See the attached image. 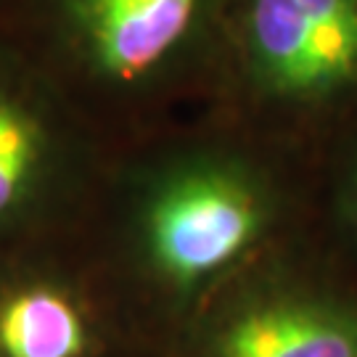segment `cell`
<instances>
[{"mask_svg":"<svg viewBox=\"0 0 357 357\" xmlns=\"http://www.w3.org/2000/svg\"><path fill=\"white\" fill-rule=\"evenodd\" d=\"M3 3H6V0H0V6H3Z\"/></svg>","mask_w":357,"mask_h":357,"instance_id":"cell-8","label":"cell"},{"mask_svg":"<svg viewBox=\"0 0 357 357\" xmlns=\"http://www.w3.org/2000/svg\"><path fill=\"white\" fill-rule=\"evenodd\" d=\"M13 56L0 45V215L29 193L59 146L51 93Z\"/></svg>","mask_w":357,"mask_h":357,"instance_id":"cell-4","label":"cell"},{"mask_svg":"<svg viewBox=\"0 0 357 357\" xmlns=\"http://www.w3.org/2000/svg\"><path fill=\"white\" fill-rule=\"evenodd\" d=\"M0 352L3 357H79L85 352V326L59 291H19L0 305Z\"/></svg>","mask_w":357,"mask_h":357,"instance_id":"cell-6","label":"cell"},{"mask_svg":"<svg viewBox=\"0 0 357 357\" xmlns=\"http://www.w3.org/2000/svg\"><path fill=\"white\" fill-rule=\"evenodd\" d=\"M355 204H357V159H355Z\"/></svg>","mask_w":357,"mask_h":357,"instance_id":"cell-7","label":"cell"},{"mask_svg":"<svg viewBox=\"0 0 357 357\" xmlns=\"http://www.w3.org/2000/svg\"><path fill=\"white\" fill-rule=\"evenodd\" d=\"M257 230L259 199L246 175L225 159L185 162L153 202V255L178 281H196L222 268Z\"/></svg>","mask_w":357,"mask_h":357,"instance_id":"cell-3","label":"cell"},{"mask_svg":"<svg viewBox=\"0 0 357 357\" xmlns=\"http://www.w3.org/2000/svg\"><path fill=\"white\" fill-rule=\"evenodd\" d=\"M220 357H357V318L315 302L257 307L225 331Z\"/></svg>","mask_w":357,"mask_h":357,"instance_id":"cell-5","label":"cell"},{"mask_svg":"<svg viewBox=\"0 0 357 357\" xmlns=\"http://www.w3.org/2000/svg\"><path fill=\"white\" fill-rule=\"evenodd\" d=\"M220 56L255 109L326 119L357 106V0H233Z\"/></svg>","mask_w":357,"mask_h":357,"instance_id":"cell-2","label":"cell"},{"mask_svg":"<svg viewBox=\"0 0 357 357\" xmlns=\"http://www.w3.org/2000/svg\"><path fill=\"white\" fill-rule=\"evenodd\" d=\"M233 0H6L0 19L103 96L135 98L220 56Z\"/></svg>","mask_w":357,"mask_h":357,"instance_id":"cell-1","label":"cell"}]
</instances>
